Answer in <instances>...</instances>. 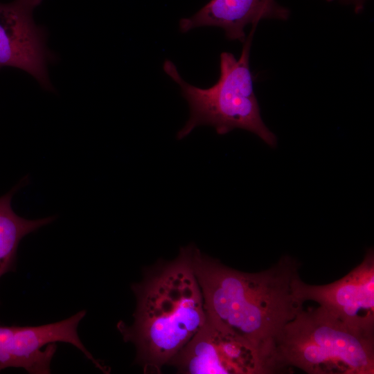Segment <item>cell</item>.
Segmentation results:
<instances>
[{"mask_svg":"<svg viewBox=\"0 0 374 374\" xmlns=\"http://www.w3.org/2000/svg\"><path fill=\"white\" fill-rule=\"evenodd\" d=\"M192 267L206 317L248 344L275 373L271 359L276 340L303 309L294 290L299 262L284 256L267 270L247 273L223 265L193 245Z\"/></svg>","mask_w":374,"mask_h":374,"instance_id":"cell-1","label":"cell"},{"mask_svg":"<svg viewBox=\"0 0 374 374\" xmlns=\"http://www.w3.org/2000/svg\"><path fill=\"white\" fill-rule=\"evenodd\" d=\"M193 248L181 247L175 259L159 262L132 285L136 299L134 322L127 326L120 321L117 328L125 342L135 346V362L144 373H161L206 320L192 267Z\"/></svg>","mask_w":374,"mask_h":374,"instance_id":"cell-2","label":"cell"},{"mask_svg":"<svg viewBox=\"0 0 374 374\" xmlns=\"http://www.w3.org/2000/svg\"><path fill=\"white\" fill-rule=\"evenodd\" d=\"M272 364L276 373L294 366L309 374H373L374 332L320 306L302 309L278 335Z\"/></svg>","mask_w":374,"mask_h":374,"instance_id":"cell-3","label":"cell"},{"mask_svg":"<svg viewBox=\"0 0 374 374\" xmlns=\"http://www.w3.org/2000/svg\"><path fill=\"white\" fill-rule=\"evenodd\" d=\"M252 27L238 59L229 52L220 54V77L209 88L190 84L181 78L172 61L164 62L163 71L179 86L190 108L188 121L177 134L178 140L184 139L199 126L208 125L220 135L237 128L245 130L257 135L269 147L276 146V136L264 123L253 90L249 52L256 26Z\"/></svg>","mask_w":374,"mask_h":374,"instance_id":"cell-4","label":"cell"},{"mask_svg":"<svg viewBox=\"0 0 374 374\" xmlns=\"http://www.w3.org/2000/svg\"><path fill=\"white\" fill-rule=\"evenodd\" d=\"M167 365L185 374L271 373L252 347L206 315L204 324Z\"/></svg>","mask_w":374,"mask_h":374,"instance_id":"cell-5","label":"cell"},{"mask_svg":"<svg viewBox=\"0 0 374 374\" xmlns=\"http://www.w3.org/2000/svg\"><path fill=\"white\" fill-rule=\"evenodd\" d=\"M87 312L81 310L64 320L37 326H0V372L21 368L30 374L51 373V362L57 342L75 346L96 367L107 373L87 350L78 334V326Z\"/></svg>","mask_w":374,"mask_h":374,"instance_id":"cell-6","label":"cell"},{"mask_svg":"<svg viewBox=\"0 0 374 374\" xmlns=\"http://www.w3.org/2000/svg\"><path fill=\"white\" fill-rule=\"evenodd\" d=\"M42 1L0 2V69L10 66L23 70L44 89L53 91L48 65L55 56L46 46V30L36 25L33 17Z\"/></svg>","mask_w":374,"mask_h":374,"instance_id":"cell-7","label":"cell"},{"mask_svg":"<svg viewBox=\"0 0 374 374\" xmlns=\"http://www.w3.org/2000/svg\"><path fill=\"white\" fill-rule=\"evenodd\" d=\"M296 296L313 301L332 315L355 327L374 332V251L367 250L362 262L342 278L324 285L307 284L299 277Z\"/></svg>","mask_w":374,"mask_h":374,"instance_id":"cell-8","label":"cell"},{"mask_svg":"<svg viewBox=\"0 0 374 374\" xmlns=\"http://www.w3.org/2000/svg\"><path fill=\"white\" fill-rule=\"evenodd\" d=\"M289 9L275 0H211L194 15L179 21V30L186 33L202 26L222 28L227 39L244 42V28L265 19L287 20Z\"/></svg>","mask_w":374,"mask_h":374,"instance_id":"cell-9","label":"cell"},{"mask_svg":"<svg viewBox=\"0 0 374 374\" xmlns=\"http://www.w3.org/2000/svg\"><path fill=\"white\" fill-rule=\"evenodd\" d=\"M26 182V177H24L9 192L0 197V278L5 274L15 270L17 249L21 240L55 219L54 217H47L28 220L15 213L11 206L12 198Z\"/></svg>","mask_w":374,"mask_h":374,"instance_id":"cell-10","label":"cell"},{"mask_svg":"<svg viewBox=\"0 0 374 374\" xmlns=\"http://www.w3.org/2000/svg\"><path fill=\"white\" fill-rule=\"evenodd\" d=\"M328 2L337 1L343 4L351 6L356 12H361L368 0H326Z\"/></svg>","mask_w":374,"mask_h":374,"instance_id":"cell-11","label":"cell"}]
</instances>
